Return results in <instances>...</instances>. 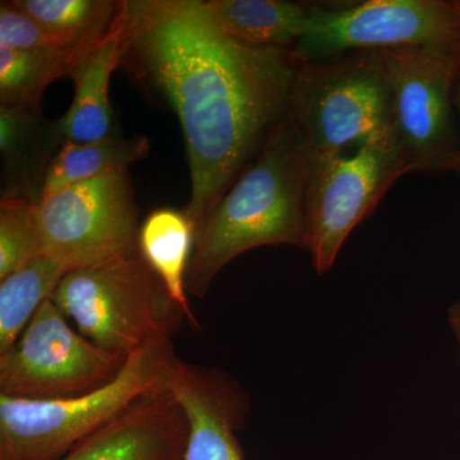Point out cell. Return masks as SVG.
I'll list each match as a JSON object with an SVG mask.
<instances>
[{"label":"cell","instance_id":"obj_1","mask_svg":"<svg viewBox=\"0 0 460 460\" xmlns=\"http://www.w3.org/2000/svg\"><path fill=\"white\" fill-rule=\"evenodd\" d=\"M119 68L180 120L195 230L289 117L292 48L230 38L199 0H122Z\"/></svg>","mask_w":460,"mask_h":460},{"label":"cell","instance_id":"obj_2","mask_svg":"<svg viewBox=\"0 0 460 460\" xmlns=\"http://www.w3.org/2000/svg\"><path fill=\"white\" fill-rule=\"evenodd\" d=\"M314 156L289 114L196 228L186 278L190 296L204 298L215 277L248 251H307L305 193Z\"/></svg>","mask_w":460,"mask_h":460},{"label":"cell","instance_id":"obj_3","mask_svg":"<svg viewBox=\"0 0 460 460\" xmlns=\"http://www.w3.org/2000/svg\"><path fill=\"white\" fill-rule=\"evenodd\" d=\"M172 339L153 341L131 354L113 381L71 398L0 395V460H60L129 405L165 390L175 358Z\"/></svg>","mask_w":460,"mask_h":460},{"label":"cell","instance_id":"obj_4","mask_svg":"<svg viewBox=\"0 0 460 460\" xmlns=\"http://www.w3.org/2000/svg\"><path fill=\"white\" fill-rule=\"evenodd\" d=\"M51 299L87 341L126 358L172 339L184 317L140 252L66 272Z\"/></svg>","mask_w":460,"mask_h":460},{"label":"cell","instance_id":"obj_5","mask_svg":"<svg viewBox=\"0 0 460 460\" xmlns=\"http://www.w3.org/2000/svg\"><path fill=\"white\" fill-rule=\"evenodd\" d=\"M289 114L316 155L392 132V89L383 51L296 63Z\"/></svg>","mask_w":460,"mask_h":460},{"label":"cell","instance_id":"obj_6","mask_svg":"<svg viewBox=\"0 0 460 460\" xmlns=\"http://www.w3.org/2000/svg\"><path fill=\"white\" fill-rule=\"evenodd\" d=\"M407 172L410 163L394 131L338 153L314 154L305 217L317 274L332 270L350 233Z\"/></svg>","mask_w":460,"mask_h":460},{"label":"cell","instance_id":"obj_7","mask_svg":"<svg viewBox=\"0 0 460 460\" xmlns=\"http://www.w3.org/2000/svg\"><path fill=\"white\" fill-rule=\"evenodd\" d=\"M393 102V131L411 172H454L460 155L456 93L460 51L383 50Z\"/></svg>","mask_w":460,"mask_h":460},{"label":"cell","instance_id":"obj_8","mask_svg":"<svg viewBox=\"0 0 460 460\" xmlns=\"http://www.w3.org/2000/svg\"><path fill=\"white\" fill-rule=\"evenodd\" d=\"M38 217L44 255L68 271L138 253L140 211L128 169L42 198Z\"/></svg>","mask_w":460,"mask_h":460},{"label":"cell","instance_id":"obj_9","mask_svg":"<svg viewBox=\"0 0 460 460\" xmlns=\"http://www.w3.org/2000/svg\"><path fill=\"white\" fill-rule=\"evenodd\" d=\"M460 51V0H370L326 5L292 48L298 62L357 50Z\"/></svg>","mask_w":460,"mask_h":460},{"label":"cell","instance_id":"obj_10","mask_svg":"<svg viewBox=\"0 0 460 460\" xmlns=\"http://www.w3.org/2000/svg\"><path fill=\"white\" fill-rule=\"evenodd\" d=\"M127 359L75 332L50 298L0 354V395L48 401L87 394L113 381Z\"/></svg>","mask_w":460,"mask_h":460},{"label":"cell","instance_id":"obj_11","mask_svg":"<svg viewBox=\"0 0 460 460\" xmlns=\"http://www.w3.org/2000/svg\"><path fill=\"white\" fill-rule=\"evenodd\" d=\"M164 387L189 420L183 460H244L237 432L246 426L251 398L237 378L217 366L175 357Z\"/></svg>","mask_w":460,"mask_h":460},{"label":"cell","instance_id":"obj_12","mask_svg":"<svg viewBox=\"0 0 460 460\" xmlns=\"http://www.w3.org/2000/svg\"><path fill=\"white\" fill-rule=\"evenodd\" d=\"M189 420L166 390L137 399L60 460H183Z\"/></svg>","mask_w":460,"mask_h":460},{"label":"cell","instance_id":"obj_13","mask_svg":"<svg viewBox=\"0 0 460 460\" xmlns=\"http://www.w3.org/2000/svg\"><path fill=\"white\" fill-rule=\"evenodd\" d=\"M122 2L111 31L91 48L69 77L75 83L71 107L57 122L63 141L90 144L113 135V109L109 98L111 75L122 57Z\"/></svg>","mask_w":460,"mask_h":460},{"label":"cell","instance_id":"obj_14","mask_svg":"<svg viewBox=\"0 0 460 460\" xmlns=\"http://www.w3.org/2000/svg\"><path fill=\"white\" fill-rule=\"evenodd\" d=\"M63 142L57 122H48L41 111L0 107L3 199L39 204L48 168Z\"/></svg>","mask_w":460,"mask_h":460},{"label":"cell","instance_id":"obj_15","mask_svg":"<svg viewBox=\"0 0 460 460\" xmlns=\"http://www.w3.org/2000/svg\"><path fill=\"white\" fill-rule=\"evenodd\" d=\"M220 31L256 47L293 48L325 4L286 0H199Z\"/></svg>","mask_w":460,"mask_h":460},{"label":"cell","instance_id":"obj_16","mask_svg":"<svg viewBox=\"0 0 460 460\" xmlns=\"http://www.w3.org/2000/svg\"><path fill=\"white\" fill-rule=\"evenodd\" d=\"M195 243V226L186 210L156 208L141 224L138 252L165 287L172 304L199 330L186 289L187 270Z\"/></svg>","mask_w":460,"mask_h":460},{"label":"cell","instance_id":"obj_17","mask_svg":"<svg viewBox=\"0 0 460 460\" xmlns=\"http://www.w3.org/2000/svg\"><path fill=\"white\" fill-rule=\"evenodd\" d=\"M122 2V0H120ZM120 2L113 0H12L83 59L113 26Z\"/></svg>","mask_w":460,"mask_h":460},{"label":"cell","instance_id":"obj_18","mask_svg":"<svg viewBox=\"0 0 460 460\" xmlns=\"http://www.w3.org/2000/svg\"><path fill=\"white\" fill-rule=\"evenodd\" d=\"M148 153L150 141L145 136L123 138L111 135L90 144L65 141L48 168L42 198L72 184L128 169L133 163L145 159Z\"/></svg>","mask_w":460,"mask_h":460},{"label":"cell","instance_id":"obj_19","mask_svg":"<svg viewBox=\"0 0 460 460\" xmlns=\"http://www.w3.org/2000/svg\"><path fill=\"white\" fill-rule=\"evenodd\" d=\"M66 272L63 263L44 255L0 280V354L13 347Z\"/></svg>","mask_w":460,"mask_h":460},{"label":"cell","instance_id":"obj_20","mask_svg":"<svg viewBox=\"0 0 460 460\" xmlns=\"http://www.w3.org/2000/svg\"><path fill=\"white\" fill-rule=\"evenodd\" d=\"M78 60L59 50H16L0 47V107L40 111L54 81L71 75Z\"/></svg>","mask_w":460,"mask_h":460},{"label":"cell","instance_id":"obj_21","mask_svg":"<svg viewBox=\"0 0 460 460\" xmlns=\"http://www.w3.org/2000/svg\"><path fill=\"white\" fill-rule=\"evenodd\" d=\"M44 256L38 204L22 199L0 202V280Z\"/></svg>","mask_w":460,"mask_h":460},{"label":"cell","instance_id":"obj_22","mask_svg":"<svg viewBox=\"0 0 460 460\" xmlns=\"http://www.w3.org/2000/svg\"><path fill=\"white\" fill-rule=\"evenodd\" d=\"M0 47L16 50H59L77 56L66 49L48 30L23 13L12 2L0 4Z\"/></svg>","mask_w":460,"mask_h":460},{"label":"cell","instance_id":"obj_23","mask_svg":"<svg viewBox=\"0 0 460 460\" xmlns=\"http://www.w3.org/2000/svg\"><path fill=\"white\" fill-rule=\"evenodd\" d=\"M447 323H449L453 337L456 339L460 362V301L454 302L447 310Z\"/></svg>","mask_w":460,"mask_h":460},{"label":"cell","instance_id":"obj_24","mask_svg":"<svg viewBox=\"0 0 460 460\" xmlns=\"http://www.w3.org/2000/svg\"><path fill=\"white\" fill-rule=\"evenodd\" d=\"M456 114H458L459 126H460V81L458 84V89H456ZM454 172L460 175V155L458 159V163H456V168H454Z\"/></svg>","mask_w":460,"mask_h":460}]
</instances>
